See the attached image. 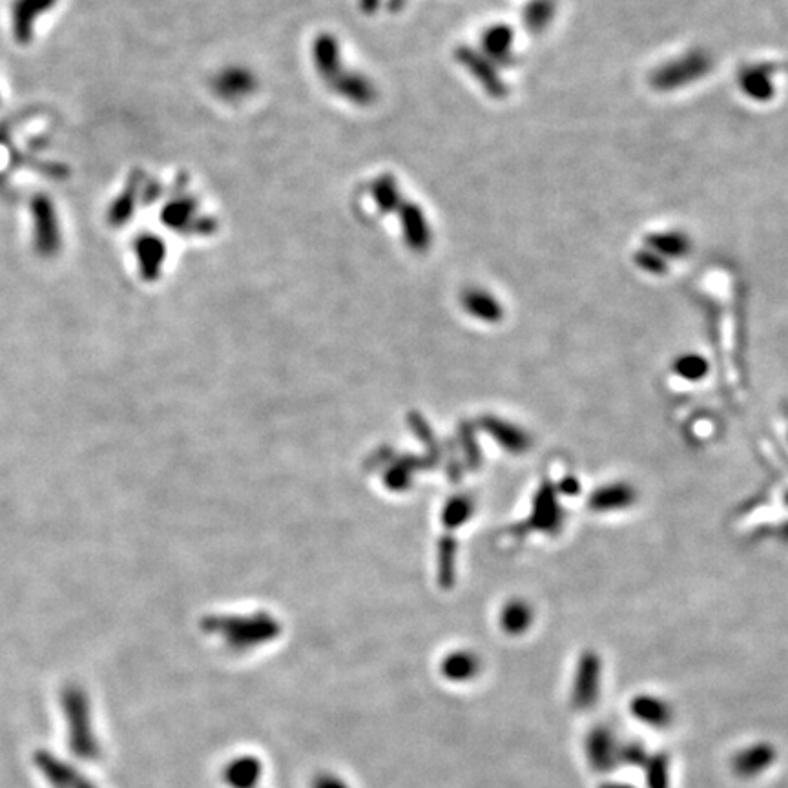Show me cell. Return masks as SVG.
Instances as JSON below:
<instances>
[{
  "instance_id": "cell-18",
  "label": "cell",
  "mask_w": 788,
  "mask_h": 788,
  "mask_svg": "<svg viewBox=\"0 0 788 788\" xmlns=\"http://www.w3.org/2000/svg\"><path fill=\"white\" fill-rule=\"evenodd\" d=\"M708 371L710 363L701 354L686 353L675 358L674 373L686 382H701Z\"/></svg>"
},
{
  "instance_id": "cell-6",
  "label": "cell",
  "mask_w": 788,
  "mask_h": 788,
  "mask_svg": "<svg viewBox=\"0 0 788 788\" xmlns=\"http://www.w3.org/2000/svg\"><path fill=\"white\" fill-rule=\"evenodd\" d=\"M482 53L495 66H509L515 57V32L506 24H493L482 35Z\"/></svg>"
},
{
  "instance_id": "cell-13",
  "label": "cell",
  "mask_w": 788,
  "mask_h": 788,
  "mask_svg": "<svg viewBox=\"0 0 788 788\" xmlns=\"http://www.w3.org/2000/svg\"><path fill=\"white\" fill-rule=\"evenodd\" d=\"M560 524H562V509L557 502V497L548 489H542L537 502H535V526L540 531L553 533L560 528Z\"/></svg>"
},
{
  "instance_id": "cell-20",
  "label": "cell",
  "mask_w": 788,
  "mask_h": 788,
  "mask_svg": "<svg viewBox=\"0 0 788 788\" xmlns=\"http://www.w3.org/2000/svg\"><path fill=\"white\" fill-rule=\"evenodd\" d=\"M137 254L146 270L156 269L165 256V243L154 236H145L137 241Z\"/></svg>"
},
{
  "instance_id": "cell-9",
  "label": "cell",
  "mask_w": 788,
  "mask_h": 788,
  "mask_svg": "<svg viewBox=\"0 0 788 788\" xmlns=\"http://www.w3.org/2000/svg\"><path fill=\"white\" fill-rule=\"evenodd\" d=\"M55 0H17L11 10L13 32L19 41H28L32 37L33 24L41 17L39 13H46L52 8Z\"/></svg>"
},
{
  "instance_id": "cell-4",
  "label": "cell",
  "mask_w": 788,
  "mask_h": 788,
  "mask_svg": "<svg viewBox=\"0 0 788 788\" xmlns=\"http://www.w3.org/2000/svg\"><path fill=\"white\" fill-rule=\"evenodd\" d=\"M637 502V491L628 482H612L595 489L588 498V506L595 513H615L632 508Z\"/></svg>"
},
{
  "instance_id": "cell-5",
  "label": "cell",
  "mask_w": 788,
  "mask_h": 788,
  "mask_svg": "<svg viewBox=\"0 0 788 788\" xmlns=\"http://www.w3.org/2000/svg\"><path fill=\"white\" fill-rule=\"evenodd\" d=\"M214 92L223 101H241L247 99L256 90V77L247 68L230 66L216 75L214 79Z\"/></svg>"
},
{
  "instance_id": "cell-11",
  "label": "cell",
  "mask_w": 788,
  "mask_h": 788,
  "mask_svg": "<svg viewBox=\"0 0 788 788\" xmlns=\"http://www.w3.org/2000/svg\"><path fill=\"white\" fill-rule=\"evenodd\" d=\"M340 59L342 57H340L338 41H334L329 35H322L314 42V63L320 75H323L327 81H331L334 75L342 72Z\"/></svg>"
},
{
  "instance_id": "cell-2",
  "label": "cell",
  "mask_w": 788,
  "mask_h": 788,
  "mask_svg": "<svg viewBox=\"0 0 788 788\" xmlns=\"http://www.w3.org/2000/svg\"><path fill=\"white\" fill-rule=\"evenodd\" d=\"M457 61L477 79L480 86L486 90V94L497 99L508 94V86L498 75L495 64L491 63L484 53L462 46L457 50Z\"/></svg>"
},
{
  "instance_id": "cell-7",
  "label": "cell",
  "mask_w": 788,
  "mask_h": 788,
  "mask_svg": "<svg viewBox=\"0 0 788 788\" xmlns=\"http://www.w3.org/2000/svg\"><path fill=\"white\" fill-rule=\"evenodd\" d=\"M405 243L413 250H426L431 245V227L427 223L424 210L415 203H405L400 210Z\"/></svg>"
},
{
  "instance_id": "cell-12",
  "label": "cell",
  "mask_w": 788,
  "mask_h": 788,
  "mask_svg": "<svg viewBox=\"0 0 788 788\" xmlns=\"http://www.w3.org/2000/svg\"><path fill=\"white\" fill-rule=\"evenodd\" d=\"M557 13V2L555 0H529L522 11V21L524 26L531 33L546 32Z\"/></svg>"
},
{
  "instance_id": "cell-10",
  "label": "cell",
  "mask_w": 788,
  "mask_h": 788,
  "mask_svg": "<svg viewBox=\"0 0 788 788\" xmlns=\"http://www.w3.org/2000/svg\"><path fill=\"white\" fill-rule=\"evenodd\" d=\"M329 83L338 94L356 104H369L376 97L373 84L360 73L340 72L334 75Z\"/></svg>"
},
{
  "instance_id": "cell-16",
  "label": "cell",
  "mask_w": 788,
  "mask_h": 788,
  "mask_svg": "<svg viewBox=\"0 0 788 788\" xmlns=\"http://www.w3.org/2000/svg\"><path fill=\"white\" fill-rule=\"evenodd\" d=\"M601 683V659L595 654L582 655L579 670H577V692L581 697H590L597 692Z\"/></svg>"
},
{
  "instance_id": "cell-3",
  "label": "cell",
  "mask_w": 788,
  "mask_h": 788,
  "mask_svg": "<svg viewBox=\"0 0 788 788\" xmlns=\"http://www.w3.org/2000/svg\"><path fill=\"white\" fill-rule=\"evenodd\" d=\"M776 70H778L776 64L768 63L748 64L745 68H741V72L737 75L741 92L752 101L767 103L776 95V84H774Z\"/></svg>"
},
{
  "instance_id": "cell-1",
  "label": "cell",
  "mask_w": 788,
  "mask_h": 788,
  "mask_svg": "<svg viewBox=\"0 0 788 788\" xmlns=\"http://www.w3.org/2000/svg\"><path fill=\"white\" fill-rule=\"evenodd\" d=\"M712 66H714L712 55L706 50L695 48V50L683 53L672 61L661 64L659 68H655L650 75V84L657 92L681 90L683 86H688V84L706 77L712 70Z\"/></svg>"
},
{
  "instance_id": "cell-23",
  "label": "cell",
  "mask_w": 788,
  "mask_h": 788,
  "mask_svg": "<svg viewBox=\"0 0 788 788\" xmlns=\"http://www.w3.org/2000/svg\"><path fill=\"white\" fill-rule=\"evenodd\" d=\"M635 265L648 274H664L668 269V261L654 250L646 249V247L635 254Z\"/></svg>"
},
{
  "instance_id": "cell-14",
  "label": "cell",
  "mask_w": 788,
  "mask_h": 788,
  "mask_svg": "<svg viewBox=\"0 0 788 788\" xmlns=\"http://www.w3.org/2000/svg\"><path fill=\"white\" fill-rule=\"evenodd\" d=\"M464 305L473 316L486 322H498L502 318V305L489 292L473 289L464 296Z\"/></svg>"
},
{
  "instance_id": "cell-15",
  "label": "cell",
  "mask_w": 788,
  "mask_h": 788,
  "mask_svg": "<svg viewBox=\"0 0 788 788\" xmlns=\"http://www.w3.org/2000/svg\"><path fill=\"white\" fill-rule=\"evenodd\" d=\"M371 196H373L374 205L382 214H389L398 205H402V194H400L398 183L393 176H387V174L374 181L373 187H371Z\"/></svg>"
},
{
  "instance_id": "cell-8",
  "label": "cell",
  "mask_w": 788,
  "mask_h": 788,
  "mask_svg": "<svg viewBox=\"0 0 788 788\" xmlns=\"http://www.w3.org/2000/svg\"><path fill=\"white\" fill-rule=\"evenodd\" d=\"M644 247L654 250L666 261L679 260L690 252L692 241L685 232L664 230V232H652L648 238L644 239Z\"/></svg>"
},
{
  "instance_id": "cell-24",
  "label": "cell",
  "mask_w": 788,
  "mask_h": 788,
  "mask_svg": "<svg viewBox=\"0 0 788 788\" xmlns=\"http://www.w3.org/2000/svg\"><path fill=\"white\" fill-rule=\"evenodd\" d=\"M559 491L560 493H564V495L575 497V495H579V491H581V484L573 477H566L560 482Z\"/></svg>"
},
{
  "instance_id": "cell-22",
  "label": "cell",
  "mask_w": 788,
  "mask_h": 788,
  "mask_svg": "<svg viewBox=\"0 0 788 788\" xmlns=\"http://www.w3.org/2000/svg\"><path fill=\"white\" fill-rule=\"evenodd\" d=\"M635 714L644 719V721H654V723H663V716H666V705L659 699H652V697H641L635 701L633 705Z\"/></svg>"
},
{
  "instance_id": "cell-17",
  "label": "cell",
  "mask_w": 788,
  "mask_h": 788,
  "mask_svg": "<svg viewBox=\"0 0 788 788\" xmlns=\"http://www.w3.org/2000/svg\"><path fill=\"white\" fill-rule=\"evenodd\" d=\"M531 623H533V608L529 606L528 602L513 601L504 608L502 626L511 635L528 632Z\"/></svg>"
},
{
  "instance_id": "cell-21",
  "label": "cell",
  "mask_w": 788,
  "mask_h": 788,
  "mask_svg": "<svg viewBox=\"0 0 788 788\" xmlns=\"http://www.w3.org/2000/svg\"><path fill=\"white\" fill-rule=\"evenodd\" d=\"M194 210H196V203L192 201V197L176 199L165 210L166 225H170L172 229H183L187 223L194 219Z\"/></svg>"
},
{
  "instance_id": "cell-19",
  "label": "cell",
  "mask_w": 788,
  "mask_h": 788,
  "mask_svg": "<svg viewBox=\"0 0 788 788\" xmlns=\"http://www.w3.org/2000/svg\"><path fill=\"white\" fill-rule=\"evenodd\" d=\"M772 761V750L761 745V747L750 748L747 752H743L739 759L736 761V767L743 776L747 774H754V772H761L770 765Z\"/></svg>"
}]
</instances>
